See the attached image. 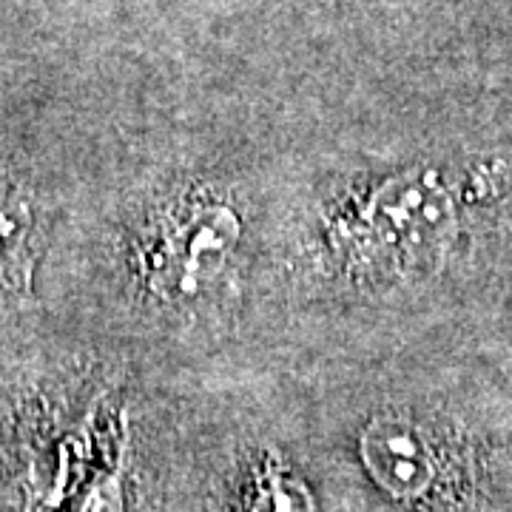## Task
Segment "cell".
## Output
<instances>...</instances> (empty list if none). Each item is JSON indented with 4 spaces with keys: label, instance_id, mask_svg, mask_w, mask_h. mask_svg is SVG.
I'll list each match as a JSON object with an SVG mask.
<instances>
[{
    "label": "cell",
    "instance_id": "cell-1",
    "mask_svg": "<svg viewBox=\"0 0 512 512\" xmlns=\"http://www.w3.org/2000/svg\"><path fill=\"white\" fill-rule=\"evenodd\" d=\"M239 239V220L228 205H191L165 237L151 265V285L163 296H194L222 274Z\"/></svg>",
    "mask_w": 512,
    "mask_h": 512
},
{
    "label": "cell",
    "instance_id": "cell-2",
    "mask_svg": "<svg viewBox=\"0 0 512 512\" xmlns=\"http://www.w3.org/2000/svg\"><path fill=\"white\" fill-rule=\"evenodd\" d=\"M427 183H387L370 200L362 220L356 222V245L362 242L367 256H413L419 254L427 225L441 220V205L427 202Z\"/></svg>",
    "mask_w": 512,
    "mask_h": 512
},
{
    "label": "cell",
    "instance_id": "cell-3",
    "mask_svg": "<svg viewBox=\"0 0 512 512\" xmlns=\"http://www.w3.org/2000/svg\"><path fill=\"white\" fill-rule=\"evenodd\" d=\"M362 456L373 478L399 498H419L427 493L439 470L436 450L421 427L396 416L376 419L367 427Z\"/></svg>",
    "mask_w": 512,
    "mask_h": 512
},
{
    "label": "cell",
    "instance_id": "cell-4",
    "mask_svg": "<svg viewBox=\"0 0 512 512\" xmlns=\"http://www.w3.org/2000/svg\"><path fill=\"white\" fill-rule=\"evenodd\" d=\"M35 211L18 194L0 197V296H26L35 268Z\"/></svg>",
    "mask_w": 512,
    "mask_h": 512
}]
</instances>
